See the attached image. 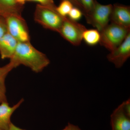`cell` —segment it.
Listing matches in <instances>:
<instances>
[{
	"instance_id": "cell-20",
	"label": "cell",
	"mask_w": 130,
	"mask_h": 130,
	"mask_svg": "<svg viewBox=\"0 0 130 130\" xmlns=\"http://www.w3.org/2000/svg\"><path fill=\"white\" fill-rule=\"evenodd\" d=\"M123 104V109L125 114L130 118V101L128 99L127 101L124 102Z\"/></svg>"
},
{
	"instance_id": "cell-7",
	"label": "cell",
	"mask_w": 130,
	"mask_h": 130,
	"mask_svg": "<svg viewBox=\"0 0 130 130\" xmlns=\"http://www.w3.org/2000/svg\"><path fill=\"white\" fill-rule=\"evenodd\" d=\"M130 56V32L119 46L110 52L107 59L117 68L123 66Z\"/></svg>"
},
{
	"instance_id": "cell-23",
	"label": "cell",
	"mask_w": 130,
	"mask_h": 130,
	"mask_svg": "<svg viewBox=\"0 0 130 130\" xmlns=\"http://www.w3.org/2000/svg\"><path fill=\"white\" fill-rule=\"evenodd\" d=\"M7 130H26L19 128L16 126L14 125L12 123H11Z\"/></svg>"
},
{
	"instance_id": "cell-13",
	"label": "cell",
	"mask_w": 130,
	"mask_h": 130,
	"mask_svg": "<svg viewBox=\"0 0 130 130\" xmlns=\"http://www.w3.org/2000/svg\"><path fill=\"white\" fill-rule=\"evenodd\" d=\"M15 68L14 64L10 61L7 64L0 67V103L7 102L5 80L9 72Z\"/></svg>"
},
{
	"instance_id": "cell-24",
	"label": "cell",
	"mask_w": 130,
	"mask_h": 130,
	"mask_svg": "<svg viewBox=\"0 0 130 130\" xmlns=\"http://www.w3.org/2000/svg\"><path fill=\"white\" fill-rule=\"evenodd\" d=\"M16 2L20 5H24L27 0H15Z\"/></svg>"
},
{
	"instance_id": "cell-18",
	"label": "cell",
	"mask_w": 130,
	"mask_h": 130,
	"mask_svg": "<svg viewBox=\"0 0 130 130\" xmlns=\"http://www.w3.org/2000/svg\"><path fill=\"white\" fill-rule=\"evenodd\" d=\"M27 2L38 3L40 5L52 8H56V7L54 0H27Z\"/></svg>"
},
{
	"instance_id": "cell-25",
	"label": "cell",
	"mask_w": 130,
	"mask_h": 130,
	"mask_svg": "<svg viewBox=\"0 0 130 130\" xmlns=\"http://www.w3.org/2000/svg\"><path fill=\"white\" fill-rule=\"evenodd\" d=\"M62 130H66V129H65V128L64 129H63Z\"/></svg>"
},
{
	"instance_id": "cell-19",
	"label": "cell",
	"mask_w": 130,
	"mask_h": 130,
	"mask_svg": "<svg viewBox=\"0 0 130 130\" xmlns=\"http://www.w3.org/2000/svg\"><path fill=\"white\" fill-rule=\"evenodd\" d=\"M7 25L6 19L0 16V38L7 32Z\"/></svg>"
},
{
	"instance_id": "cell-21",
	"label": "cell",
	"mask_w": 130,
	"mask_h": 130,
	"mask_svg": "<svg viewBox=\"0 0 130 130\" xmlns=\"http://www.w3.org/2000/svg\"><path fill=\"white\" fill-rule=\"evenodd\" d=\"M61 1H64V0H60ZM69 1L73 5V6L75 7L78 8L79 9H81L83 12V15L84 14V10L83 7L81 4L80 0H67Z\"/></svg>"
},
{
	"instance_id": "cell-3",
	"label": "cell",
	"mask_w": 130,
	"mask_h": 130,
	"mask_svg": "<svg viewBox=\"0 0 130 130\" xmlns=\"http://www.w3.org/2000/svg\"><path fill=\"white\" fill-rule=\"evenodd\" d=\"M129 32L130 28L111 23L100 32V43L111 52L124 41Z\"/></svg>"
},
{
	"instance_id": "cell-17",
	"label": "cell",
	"mask_w": 130,
	"mask_h": 130,
	"mask_svg": "<svg viewBox=\"0 0 130 130\" xmlns=\"http://www.w3.org/2000/svg\"><path fill=\"white\" fill-rule=\"evenodd\" d=\"M83 15V12L78 8L73 7L67 17L73 21H77L81 19Z\"/></svg>"
},
{
	"instance_id": "cell-15",
	"label": "cell",
	"mask_w": 130,
	"mask_h": 130,
	"mask_svg": "<svg viewBox=\"0 0 130 130\" xmlns=\"http://www.w3.org/2000/svg\"><path fill=\"white\" fill-rule=\"evenodd\" d=\"M74 7L69 1L64 0L61 1L58 6H56V12L63 17H67L72 9Z\"/></svg>"
},
{
	"instance_id": "cell-5",
	"label": "cell",
	"mask_w": 130,
	"mask_h": 130,
	"mask_svg": "<svg viewBox=\"0 0 130 130\" xmlns=\"http://www.w3.org/2000/svg\"><path fill=\"white\" fill-rule=\"evenodd\" d=\"M86 29L84 26L77 21H73L67 17L58 33L72 45L78 46L83 41V33Z\"/></svg>"
},
{
	"instance_id": "cell-2",
	"label": "cell",
	"mask_w": 130,
	"mask_h": 130,
	"mask_svg": "<svg viewBox=\"0 0 130 130\" xmlns=\"http://www.w3.org/2000/svg\"><path fill=\"white\" fill-rule=\"evenodd\" d=\"M66 18L56 12V8L37 4L35 8L34 19L35 22L43 28L59 32Z\"/></svg>"
},
{
	"instance_id": "cell-12",
	"label": "cell",
	"mask_w": 130,
	"mask_h": 130,
	"mask_svg": "<svg viewBox=\"0 0 130 130\" xmlns=\"http://www.w3.org/2000/svg\"><path fill=\"white\" fill-rule=\"evenodd\" d=\"M24 6L15 0H0V16L5 18L11 16L23 17Z\"/></svg>"
},
{
	"instance_id": "cell-14",
	"label": "cell",
	"mask_w": 130,
	"mask_h": 130,
	"mask_svg": "<svg viewBox=\"0 0 130 130\" xmlns=\"http://www.w3.org/2000/svg\"><path fill=\"white\" fill-rule=\"evenodd\" d=\"M82 39L86 44L89 46H94L100 43L101 33L96 29H86L84 31Z\"/></svg>"
},
{
	"instance_id": "cell-22",
	"label": "cell",
	"mask_w": 130,
	"mask_h": 130,
	"mask_svg": "<svg viewBox=\"0 0 130 130\" xmlns=\"http://www.w3.org/2000/svg\"><path fill=\"white\" fill-rule=\"evenodd\" d=\"M65 129L66 130H82L77 126L74 125L70 123H68Z\"/></svg>"
},
{
	"instance_id": "cell-9",
	"label": "cell",
	"mask_w": 130,
	"mask_h": 130,
	"mask_svg": "<svg viewBox=\"0 0 130 130\" xmlns=\"http://www.w3.org/2000/svg\"><path fill=\"white\" fill-rule=\"evenodd\" d=\"M111 123L112 130H130V118L124 112L122 103L114 110Z\"/></svg>"
},
{
	"instance_id": "cell-16",
	"label": "cell",
	"mask_w": 130,
	"mask_h": 130,
	"mask_svg": "<svg viewBox=\"0 0 130 130\" xmlns=\"http://www.w3.org/2000/svg\"><path fill=\"white\" fill-rule=\"evenodd\" d=\"M84 10V16L86 20L90 16L94 5L95 0H80Z\"/></svg>"
},
{
	"instance_id": "cell-10",
	"label": "cell",
	"mask_w": 130,
	"mask_h": 130,
	"mask_svg": "<svg viewBox=\"0 0 130 130\" xmlns=\"http://www.w3.org/2000/svg\"><path fill=\"white\" fill-rule=\"evenodd\" d=\"M21 99L13 106H9L7 102L0 103V130H7L11 124L12 115L23 102Z\"/></svg>"
},
{
	"instance_id": "cell-11",
	"label": "cell",
	"mask_w": 130,
	"mask_h": 130,
	"mask_svg": "<svg viewBox=\"0 0 130 130\" xmlns=\"http://www.w3.org/2000/svg\"><path fill=\"white\" fill-rule=\"evenodd\" d=\"M19 42L7 32L0 38V56L2 59H11L13 56Z\"/></svg>"
},
{
	"instance_id": "cell-8",
	"label": "cell",
	"mask_w": 130,
	"mask_h": 130,
	"mask_svg": "<svg viewBox=\"0 0 130 130\" xmlns=\"http://www.w3.org/2000/svg\"><path fill=\"white\" fill-rule=\"evenodd\" d=\"M111 23L130 28V7L129 6L115 4L113 5Z\"/></svg>"
},
{
	"instance_id": "cell-4",
	"label": "cell",
	"mask_w": 130,
	"mask_h": 130,
	"mask_svg": "<svg viewBox=\"0 0 130 130\" xmlns=\"http://www.w3.org/2000/svg\"><path fill=\"white\" fill-rule=\"evenodd\" d=\"M112 8L111 4L102 5L95 0L93 11L86 21L101 32L109 24Z\"/></svg>"
},
{
	"instance_id": "cell-1",
	"label": "cell",
	"mask_w": 130,
	"mask_h": 130,
	"mask_svg": "<svg viewBox=\"0 0 130 130\" xmlns=\"http://www.w3.org/2000/svg\"><path fill=\"white\" fill-rule=\"evenodd\" d=\"M10 61L16 68L23 65L37 73L41 72L50 64L46 55L37 49L30 42H18Z\"/></svg>"
},
{
	"instance_id": "cell-6",
	"label": "cell",
	"mask_w": 130,
	"mask_h": 130,
	"mask_svg": "<svg viewBox=\"0 0 130 130\" xmlns=\"http://www.w3.org/2000/svg\"><path fill=\"white\" fill-rule=\"evenodd\" d=\"M6 19L8 33L19 42H30L29 28L23 17L11 16Z\"/></svg>"
}]
</instances>
